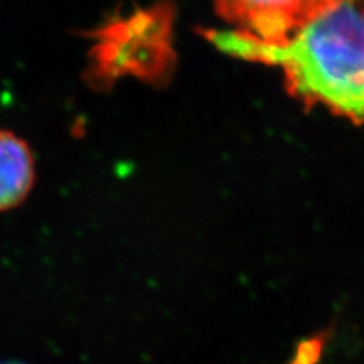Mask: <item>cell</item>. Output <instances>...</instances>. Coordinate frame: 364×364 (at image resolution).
Here are the masks:
<instances>
[{"instance_id":"3","label":"cell","mask_w":364,"mask_h":364,"mask_svg":"<svg viewBox=\"0 0 364 364\" xmlns=\"http://www.w3.org/2000/svg\"><path fill=\"white\" fill-rule=\"evenodd\" d=\"M33 184V156L14 132L0 129V211L17 207Z\"/></svg>"},{"instance_id":"2","label":"cell","mask_w":364,"mask_h":364,"mask_svg":"<svg viewBox=\"0 0 364 364\" xmlns=\"http://www.w3.org/2000/svg\"><path fill=\"white\" fill-rule=\"evenodd\" d=\"M218 11L243 37L279 44L296 36L334 0H214Z\"/></svg>"},{"instance_id":"1","label":"cell","mask_w":364,"mask_h":364,"mask_svg":"<svg viewBox=\"0 0 364 364\" xmlns=\"http://www.w3.org/2000/svg\"><path fill=\"white\" fill-rule=\"evenodd\" d=\"M219 49L279 65L291 95L364 123V0H334L290 40L264 44L234 31L208 33Z\"/></svg>"},{"instance_id":"4","label":"cell","mask_w":364,"mask_h":364,"mask_svg":"<svg viewBox=\"0 0 364 364\" xmlns=\"http://www.w3.org/2000/svg\"><path fill=\"white\" fill-rule=\"evenodd\" d=\"M325 345V337H313L309 338L301 345V349L296 355V361L293 364H314L321 357Z\"/></svg>"}]
</instances>
